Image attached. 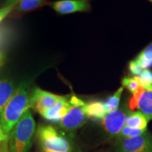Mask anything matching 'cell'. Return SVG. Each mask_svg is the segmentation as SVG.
Returning <instances> with one entry per match:
<instances>
[{
    "label": "cell",
    "instance_id": "1",
    "mask_svg": "<svg viewBox=\"0 0 152 152\" xmlns=\"http://www.w3.org/2000/svg\"><path fill=\"white\" fill-rule=\"evenodd\" d=\"M30 95L29 83L23 82L4 108L0 115V125L7 136L25 112L30 109Z\"/></svg>",
    "mask_w": 152,
    "mask_h": 152
},
{
    "label": "cell",
    "instance_id": "2",
    "mask_svg": "<svg viewBox=\"0 0 152 152\" xmlns=\"http://www.w3.org/2000/svg\"><path fill=\"white\" fill-rule=\"evenodd\" d=\"M35 131V122L30 109L11 129L9 134V152H29Z\"/></svg>",
    "mask_w": 152,
    "mask_h": 152
},
{
    "label": "cell",
    "instance_id": "3",
    "mask_svg": "<svg viewBox=\"0 0 152 152\" xmlns=\"http://www.w3.org/2000/svg\"><path fill=\"white\" fill-rule=\"evenodd\" d=\"M37 138L41 152H70L71 150L69 142L58 134L52 125H39Z\"/></svg>",
    "mask_w": 152,
    "mask_h": 152
},
{
    "label": "cell",
    "instance_id": "4",
    "mask_svg": "<svg viewBox=\"0 0 152 152\" xmlns=\"http://www.w3.org/2000/svg\"><path fill=\"white\" fill-rule=\"evenodd\" d=\"M115 152H152V135L147 131L140 135L121 139L115 144Z\"/></svg>",
    "mask_w": 152,
    "mask_h": 152
},
{
    "label": "cell",
    "instance_id": "5",
    "mask_svg": "<svg viewBox=\"0 0 152 152\" xmlns=\"http://www.w3.org/2000/svg\"><path fill=\"white\" fill-rule=\"evenodd\" d=\"M130 112L126 106L123 105L115 111L106 114L102 121L104 131L110 136L116 137L125 125V120Z\"/></svg>",
    "mask_w": 152,
    "mask_h": 152
},
{
    "label": "cell",
    "instance_id": "6",
    "mask_svg": "<svg viewBox=\"0 0 152 152\" xmlns=\"http://www.w3.org/2000/svg\"><path fill=\"white\" fill-rule=\"evenodd\" d=\"M61 96L39 88H35L30 92V108L42 114L54 106L60 100Z\"/></svg>",
    "mask_w": 152,
    "mask_h": 152
},
{
    "label": "cell",
    "instance_id": "7",
    "mask_svg": "<svg viewBox=\"0 0 152 152\" xmlns=\"http://www.w3.org/2000/svg\"><path fill=\"white\" fill-rule=\"evenodd\" d=\"M51 7L61 15L85 12L90 11L91 8L90 0H59L51 3Z\"/></svg>",
    "mask_w": 152,
    "mask_h": 152
},
{
    "label": "cell",
    "instance_id": "8",
    "mask_svg": "<svg viewBox=\"0 0 152 152\" xmlns=\"http://www.w3.org/2000/svg\"><path fill=\"white\" fill-rule=\"evenodd\" d=\"M87 120L83 106H71L67 114L61 120L60 127L64 130L73 131L78 129L86 123Z\"/></svg>",
    "mask_w": 152,
    "mask_h": 152
},
{
    "label": "cell",
    "instance_id": "9",
    "mask_svg": "<svg viewBox=\"0 0 152 152\" xmlns=\"http://www.w3.org/2000/svg\"><path fill=\"white\" fill-rule=\"evenodd\" d=\"M70 108L71 104L69 101L64 96H61L60 100L54 106L47 110L41 115L49 122L53 123H59L61 120L67 114Z\"/></svg>",
    "mask_w": 152,
    "mask_h": 152
},
{
    "label": "cell",
    "instance_id": "10",
    "mask_svg": "<svg viewBox=\"0 0 152 152\" xmlns=\"http://www.w3.org/2000/svg\"><path fill=\"white\" fill-rule=\"evenodd\" d=\"M16 90L14 83L11 80L0 78V115Z\"/></svg>",
    "mask_w": 152,
    "mask_h": 152
},
{
    "label": "cell",
    "instance_id": "11",
    "mask_svg": "<svg viewBox=\"0 0 152 152\" xmlns=\"http://www.w3.org/2000/svg\"><path fill=\"white\" fill-rule=\"evenodd\" d=\"M83 109L87 117L91 118L102 120L107 114L104 103L99 101H93L85 104Z\"/></svg>",
    "mask_w": 152,
    "mask_h": 152
},
{
    "label": "cell",
    "instance_id": "12",
    "mask_svg": "<svg viewBox=\"0 0 152 152\" xmlns=\"http://www.w3.org/2000/svg\"><path fill=\"white\" fill-rule=\"evenodd\" d=\"M149 120L145 115L139 111L130 112L125 120V125L132 128L147 130Z\"/></svg>",
    "mask_w": 152,
    "mask_h": 152
},
{
    "label": "cell",
    "instance_id": "13",
    "mask_svg": "<svg viewBox=\"0 0 152 152\" xmlns=\"http://www.w3.org/2000/svg\"><path fill=\"white\" fill-rule=\"evenodd\" d=\"M137 108L149 121L152 120V90H144L139 99Z\"/></svg>",
    "mask_w": 152,
    "mask_h": 152
},
{
    "label": "cell",
    "instance_id": "14",
    "mask_svg": "<svg viewBox=\"0 0 152 152\" xmlns=\"http://www.w3.org/2000/svg\"><path fill=\"white\" fill-rule=\"evenodd\" d=\"M134 60L143 69H149L152 66V42L143 49Z\"/></svg>",
    "mask_w": 152,
    "mask_h": 152
},
{
    "label": "cell",
    "instance_id": "15",
    "mask_svg": "<svg viewBox=\"0 0 152 152\" xmlns=\"http://www.w3.org/2000/svg\"><path fill=\"white\" fill-rule=\"evenodd\" d=\"M123 90H124V87L123 86L121 87L118 89L116 92L114 93L112 96L107 99L106 102H104V105H105L107 113H111V112L115 111L118 109Z\"/></svg>",
    "mask_w": 152,
    "mask_h": 152
},
{
    "label": "cell",
    "instance_id": "16",
    "mask_svg": "<svg viewBox=\"0 0 152 152\" xmlns=\"http://www.w3.org/2000/svg\"><path fill=\"white\" fill-rule=\"evenodd\" d=\"M45 3V0H20L14 9L20 12H27L39 8Z\"/></svg>",
    "mask_w": 152,
    "mask_h": 152
},
{
    "label": "cell",
    "instance_id": "17",
    "mask_svg": "<svg viewBox=\"0 0 152 152\" xmlns=\"http://www.w3.org/2000/svg\"><path fill=\"white\" fill-rule=\"evenodd\" d=\"M140 85L144 90H152V71L144 69L139 76H135Z\"/></svg>",
    "mask_w": 152,
    "mask_h": 152
},
{
    "label": "cell",
    "instance_id": "18",
    "mask_svg": "<svg viewBox=\"0 0 152 152\" xmlns=\"http://www.w3.org/2000/svg\"><path fill=\"white\" fill-rule=\"evenodd\" d=\"M122 85L124 88H126L129 92L134 94L137 92L140 88H142V86L138 83L135 76L131 77H124L122 79Z\"/></svg>",
    "mask_w": 152,
    "mask_h": 152
},
{
    "label": "cell",
    "instance_id": "19",
    "mask_svg": "<svg viewBox=\"0 0 152 152\" xmlns=\"http://www.w3.org/2000/svg\"><path fill=\"white\" fill-rule=\"evenodd\" d=\"M147 130H139V129L132 128L130 127L127 126V125H124L123 128L121 129V132L118 133V134L116 136L117 138L119 139H125V138H130L132 137H135L140 135V134H143L144 132Z\"/></svg>",
    "mask_w": 152,
    "mask_h": 152
},
{
    "label": "cell",
    "instance_id": "20",
    "mask_svg": "<svg viewBox=\"0 0 152 152\" xmlns=\"http://www.w3.org/2000/svg\"><path fill=\"white\" fill-rule=\"evenodd\" d=\"M129 70L134 76H139L144 69L139 65L135 60H132L129 64Z\"/></svg>",
    "mask_w": 152,
    "mask_h": 152
},
{
    "label": "cell",
    "instance_id": "21",
    "mask_svg": "<svg viewBox=\"0 0 152 152\" xmlns=\"http://www.w3.org/2000/svg\"><path fill=\"white\" fill-rule=\"evenodd\" d=\"M16 5L4 6L2 8L0 9V23L10 13L15 9Z\"/></svg>",
    "mask_w": 152,
    "mask_h": 152
},
{
    "label": "cell",
    "instance_id": "22",
    "mask_svg": "<svg viewBox=\"0 0 152 152\" xmlns=\"http://www.w3.org/2000/svg\"><path fill=\"white\" fill-rule=\"evenodd\" d=\"M68 101H69V103L71 104V106H83L85 104L83 101L80 99L79 98H77L75 96H71V98Z\"/></svg>",
    "mask_w": 152,
    "mask_h": 152
},
{
    "label": "cell",
    "instance_id": "23",
    "mask_svg": "<svg viewBox=\"0 0 152 152\" xmlns=\"http://www.w3.org/2000/svg\"><path fill=\"white\" fill-rule=\"evenodd\" d=\"M0 152H9L8 147V140L0 142Z\"/></svg>",
    "mask_w": 152,
    "mask_h": 152
},
{
    "label": "cell",
    "instance_id": "24",
    "mask_svg": "<svg viewBox=\"0 0 152 152\" xmlns=\"http://www.w3.org/2000/svg\"><path fill=\"white\" fill-rule=\"evenodd\" d=\"M9 140V136H7V134L4 132V131L1 128V125H0V142L2 141H6V140Z\"/></svg>",
    "mask_w": 152,
    "mask_h": 152
},
{
    "label": "cell",
    "instance_id": "25",
    "mask_svg": "<svg viewBox=\"0 0 152 152\" xmlns=\"http://www.w3.org/2000/svg\"><path fill=\"white\" fill-rule=\"evenodd\" d=\"M20 0H5L4 6H9V5H16Z\"/></svg>",
    "mask_w": 152,
    "mask_h": 152
},
{
    "label": "cell",
    "instance_id": "26",
    "mask_svg": "<svg viewBox=\"0 0 152 152\" xmlns=\"http://www.w3.org/2000/svg\"><path fill=\"white\" fill-rule=\"evenodd\" d=\"M4 54L0 51V66L4 62Z\"/></svg>",
    "mask_w": 152,
    "mask_h": 152
},
{
    "label": "cell",
    "instance_id": "27",
    "mask_svg": "<svg viewBox=\"0 0 152 152\" xmlns=\"http://www.w3.org/2000/svg\"><path fill=\"white\" fill-rule=\"evenodd\" d=\"M149 1H151V2H152V0H149Z\"/></svg>",
    "mask_w": 152,
    "mask_h": 152
}]
</instances>
